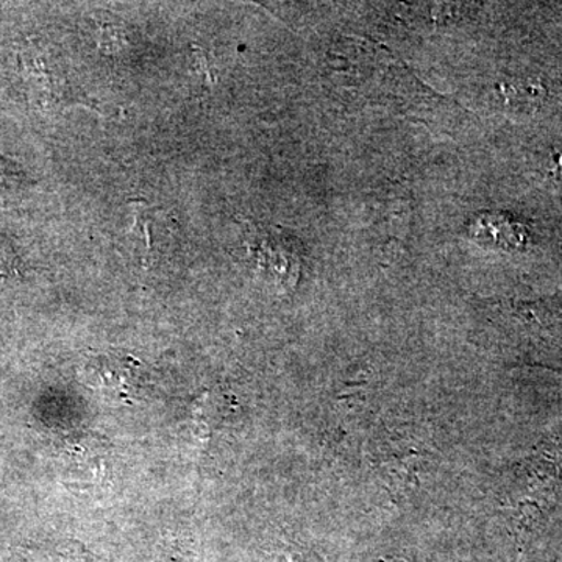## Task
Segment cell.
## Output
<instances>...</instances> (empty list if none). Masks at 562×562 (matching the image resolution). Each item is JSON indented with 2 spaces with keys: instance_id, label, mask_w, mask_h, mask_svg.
<instances>
[{
  "instance_id": "1",
  "label": "cell",
  "mask_w": 562,
  "mask_h": 562,
  "mask_svg": "<svg viewBox=\"0 0 562 562\" xmlns=\"http://www.w3.org/2000/svg\"><path fill=\"white\" fill-rule=\"evenodd\" d=\"M469 233L476 241L501 249H520L530 241V232L525 224L503 213H483L473 217Z\"/></svg>"
},
{
  "instance_id": "2",
  "label": "cell",
  "mask_w": 562,
  "mask_h": 562,
  "mask_svg": "<svg viewBox=\"0 0 562 562\" xmlns=\"http://www.w3.org/2000/svg\"><path fill=\"white\" fill-rule=\"evenodd\" d=\"M14 183H16V181H14L13 177L7 173L5 168L0 165V188H11Z\"/></svg>"
}]
</instances>
